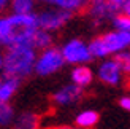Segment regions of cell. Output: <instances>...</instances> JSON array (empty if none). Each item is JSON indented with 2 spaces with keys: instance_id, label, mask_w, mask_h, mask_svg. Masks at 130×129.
I'll return each instance as SVG.
<instances>
[{
  "instance_id": "6da1fadb",
  "label": "cell",
  "mask_w": 130,
  "mask_h": 129,
  "mask_svg": "<svg viewBox=\"0 0 130 129\" xmlns=\"http://www.w3.org/2000/svg\"><path fill=\"white\" fill-rule=\"evenodd\" d=\"M37 51L32 46H11L3 49L2 75L22 81L34 73Z\"/></svg>"
},
{
  "instance_id": "7a4b0ae2",
  "label": "cell",
  "mask_w": 130,
  "mask_h": 129,
  "mask_svg": "<svg viewBox=\"0 0 130 129\" xmlns=\"http://www.w3.org/2000/svg\"><path fill=\"white\" fill-rule=\"evenodd\" d=\"M63 66L65 62L60 54V49L56 46H51L37 54L34 73H37L38 76H49V75H54L56 72H59Z\"/></svg>"
},
{
  "instance_id": "3957f363",
  "label": "cell",
  "mask_w": 130,
  "mask_h": 129,
  "mask_svg": "<svg viewBox=\"0 0 130 129\" xmlns=\"http://www.w3.org/2000/svg\"><path fill=\"white\" fill-rule=\"evenodd\" d=\"M60 54L63 57L65 64H71V66H86L87 62L92 61V56L89 53L87 43L79 40V38H71L67 43L62 45Z\"/></svg>"
},
{
  "instance_id": "277c9868",
  "label": "cell",
  "mask_w": 130,
  "mask_h": 129,
  "mask_svg": "<svg viewBox=\"0 0 130 129\" xmlns=\"http://www.w3.org/2000/svg\"><path fill=\"white\" fill-rule=\"evenodd\" d=\"M35 16H37L38 29L51 34V32H56V30L62 29L71 19L73 13L57 8V10H44V11H40V13H35Z\"/></svg>"
},
{
  "instance_id": "5b68a950",
  "label": "cell",
  "mask_w": 130,
  "mask_h": 129,
  "mask_svg": "<svg viewBox=\"0 0 130 129\" xmlns=\"http://www.w3.org/2000/svg\"><path fill=\"white\" fill-rule=\"evenodd\" d=\"M102 40L105 43V48L108 51V56L118 54L130 48V34L128 32H121V30H113L108 34L102 35Z\"/></svg>"
},
{
  "instance_id": "8992f818",
  "label": "cell",
  "mask_w": 130,
  "mask_h": 129,
  "mask_svg": "<svg viewBox=\"0 0 130 129\" xmlns=\"http://www.w3.org/2000/svg\"><path fill=\"white\" fill-rule=\"evenodd\" d=\"M83 96H84V89L70 83V85H65L60 89H57L53 94V102L59 107H68V105L78 104L83 99Z\"/></svg>"
},
{
  "instance_id": "52a82bcc",
  "label": "cell",
  "mask_w": 130,
  "mask_h": 129,
  "mask_svg": "<svg viewBox=\"0 0 130 129\" xmlns=\"http://www.w3.org/2000/svg\"><path fill=\"white\" fill-rule=\"evenodd\" d=\"M97 76L102 83L108 86H118L122 80V72L114 59H105L97 70Z\"/></svg>"
},
{
  "instance_id": "ba28073f",
  "label": "cell",
  "mask_w": 130,
  "mask_h": 129,
  "mask_svg": "<svg viewBox=\"0 0 130 129\" xmlns=\"http://www.w3.org/2000/svg\"><path fill=\"white\" fill-rule=\"evenodd\" d=\"M89 5H90L89 13L97 24L106 21V19H113L116 16L114 10L109 6L106 0H89Z\"/></svg>"
},
{
  "instance_id": "9c48e42d",
  "label": "cell",
  "mask_w": 130,
  "mask_h": 129,
  "mask_svg": "<svg viewBox=\"0 0 130 129\" xmlns=\"http://www.w3.org/2000/svg\"><path fill=\"white\" fill-rule=\"evenodd\" d=\"M70 78H71V83L78 88H87L94 80V72L90 70V67L87 66H75L73 70L70 73Z\"/></svg>"
},
{
  "instance_id": "30bf717a",
  "label": "cell",
  "mask_w": 130,
  "mask_h": 129,
  "mask_svg": "<svg viewBox=\"0 0 130 129\" xmlns=\"http://www.w3.org/2000/svg\"><path fill=\"white\" fill-rule=\"evenodd\" d=\"M11 129H40V117L34 112H22L16 115Z\"/></svg>"
},
{
  "instance_id": "8fae6325",
  "label": "cell",
  "mask_w": 130,
  "mask_h": 129,
  "mask_svg": "<svg viewBox=\"0 0 130 129\" xmlns=\"http://www.w3.org/2000/svg\"><path fill=\"white\" fill-rule=\"evenodd\" d=\"M19 86H21L19 80L2 75V81H0V102H10L14 97V94L18 93Z\"/></svg>"
},
{
  "instance_id": "7c38bea8",
  "label": "cell",
  "mask_w": 130,
  "mask_h": 129,
  "mask_svg": "<svg viewBox=\"0 0 130 129\" xmlns=\"http://www.w3.org/2000/svg\"><path fill=\"white\" fill-rule=\"evenodd\" d=\"M99 120H100L99 112H95V110H83V112H79L76 115L75 126L81 127V129H92V127L97 126Z\"/></svg>"
},
{
  "instance_id": "4fadbf2b",
  "label": "cell",
  "mask_w": 130,
  "mask_h": 129,
  "mask_svg": "<svg viewBox=\"0 0 130 129\" xmlns=\"http://www.w3.org/2000/svg\"><path fill=\"white\" fill-rule=\"evenodd\" d=\"M8 21L11 24V27H14V29L38 27L35 13H32V15H8Z\"/></svg>"
},
{
  "instance_id": "5bb4252c",
  "label": "cell",
  "mask_w": 130,
  "mask_h": 129,
  "mask_svg": "<svg viewBox=\"0 0 130 129\" xmlns=\"http://www.w3.org/2000/svg\"><path fill=\"white\" fill-rule=\"evenodd\" d=\"M11 15H32L35 13V0H10Z\"/></svg>"
},
{
  "instance_id": "9a60e30c",
  "label": "cell",
  "mask_w": 130,
  "mask_h": 129,
  "mask_svg": "<svg viewBox=\"0 0 130 129\" xmlns=\"http://www.w3.org/2000/svg\"><path fill=\"white\" fill-rule=\"evenodd\" d=\"M16 118V112L10 102H0V129L11 127Z\"/></svg>"
},
{
  "instance_id": "2e32d148",
  "label": "cell",
  "mask_w": 130,
  "mask_h": 129,
  "mask_svg": "<svg viewBox=\"0 0 130 129\" xmlns=\"http://www.w3.org/2000/svg\"><path fill=\"white\" fill-rule=\"evenodd\" d=\"M53 46V35L49 32H44L41 29H38L35 32L34 38H32V48L35 51H43Z\"/></svg>"
},
{
  "instance_id": "e0dca14e",
  "label": "cell",
  "mask_w": 130,
  "mask_h": 129,
  "mask_svg": "<svg viewBox=\"0 0 130 129\" xmlns=\"http://www.w3.org/2000/svg\"><path fill=\"white\" fill-rule=\"evenodd\" d=\"M87 48H89V53L92 56V59L94 57H97V59H105V57H108V51L105 48V43H103L102 37H97L92 42H89Z\"/></svg>"
},
{
  "instance_id": "ac0fdd59",
  "label": "cell",
  "mask_w": 130,
  "mask_h": 129,
  "mask_svg": "<svg viewBox=\"0 0 130 129\" xmlns=\"http://www.w3.org/2000/svg\"><path fill=\"white\" fill-rule=\"evenodd\" d=\"M89 0H54V3L59 10H65V11H78V10H83L84 6H87Z\"/></svg>"
},
{
  "instance_id": "d6986e66",
  "label": "cell",
  "mask_w": 130,
  "mask_h": 129,
  "mask_svg": "<svg viewBox=\"0 0 130 129\" xmlns=\"http://www.w3.org/2000/svg\"><path fill=\"white\" fill-rule=\"evenodd\" d=\"M11 32L13 27L8 21V16H0V48H6Z\"/></svg>"
},
{
  "instance_id": "ffe728a7",
  "label": "cell",
  "mask_w": 130,
  "mask_h": 129,
  "mask_svg": "<svg viewBox=\"0 0 130 129\" xmlns=\"http://www.w3.org/2000/svg\"><path fill=\"white\" fill-rule=\"evenodd\" d=\"M113 59L118 62V66H119L122 73L130 75V51H122V53L114 54Z\"/></svg>"
},
{
  "instance_id": "44dd1931",
  "label": "cell",
  "mask_w": 130,
  "mask_h": 129,
  "mask_svg": "<svg viewBox=\"0 0 130 129\" xmlns=\"http://www.w3.org/2000/svg\"><path fill=\"white\" fill-rule=\"evenodd\" d=\"M113 24H114V27L116 30H121V32H128L130 34V18L127 15H116L113 18Z\"/></svg>"
},
{
  "instance_id": "7402d4cb",
  "label": "cell",
  "mask_w": 130,
  "mask_h": 129,
  "mask_svg": "<svg viewBox=\"0 0 130 129\" xmlns=\"http://www.w3.org/2000/svg\"><path fill=\"white\" fill-rule=\"evenodd\" d=\"M106 2L109 3V6L114 10V13H118L122 10V6H124V3L127 2V0H106Z\"/></svg>"
},
{
  "instance_id": "603a6c76",
  "label": "cell",
  "mask_w": 130,
  "mask_h": 129,
  "mask_svg": "<svg viewBox=\"0 0 130 129\" xmlns=\"http://www.w3.org/2000/svg\"><path fill=\"white\" fill-rule=\"evenodd\" d=\"M119 107L122 108V110H125L130 113V96H122V97L119 99Z\"/></svg>"
},
{
  "instance_id": "cb8c5ba5",
  "label": "cell",
  "mask_w": 130,
  "mask_h": 129,
  "mask_svg": "<svg viewBox=\"0 0 130 129\" xmlns=\"http://www.w3.org/2000/svg\"><path fill=\"white\" fill-rule=\"evenodd\" d=\"M122 11H124V15H127L130 18V0H127V2L124 3V6H122Z\"/></svg>"
},
{
  "instance_id": "d4e9b609",
  "label": "cell",
  "mask_w": 130,
  "mask_h": 129,
  "mask_svg": "<svg viewBox=\"0 0 130 129\" xmlns=\"http://www.w3.org/2000/svg\"><path fill=\"white\" fill-rule=\"evenodd\" d=\"M8 5H10V0H0V13L8 8Z\"/></svg>"
},
{
  "instance_id": "484cf974",
  "label": "cell",
  "mask_w": 130,
  "mask_h": 129,
  "mask_svg": "<svg viewBox=\"0 0 130 129\" xmlns=\"http://www.w3.org/2000/svg\"><path fill=\"white\" fill-rule=\"evenodd\" d=\"M53 129H81V127H78V126H56Z\"/></svg>"
},
{
  "instance_id": "4316f807",
  "label": "cell",
  "mask_w": 130,
  "mask_h": 129,
  "mask_svg": "<svg viewBox=\"0 0 130 129\" xmlns=\"http://www.w3.org/2000/svg\"><path fill=\"white\" fill-rule=\"evenodd\" d=\"M3 69V48H0V73H2Z\"/></svg>"
},
{
  "instance_id": "83f0119b",
  "label": "cell",
  "mask_w": 130,
  "mask_h": 129,
  "mask_svg": "<svg viewBox=\"0 0 130 129\" xmlns=\"http://www.w3.org/2000/svg\"><path fill=\"white\" fill-rule=\"evenodd\" d=\"M35 2H43V3H54V0H35Z\"/></svg>"
},
{
  "instance_id": "f1b7e54d",
  "label": "cell",
  "mask_w": 130,
  "mask_h": 129,
  "mask_svg": "<svg viewBox=\"0 0 130 129\" xmlns=\"http://www.w3.org/2000/svg\"><path fill=\"white\" fill-rule=\"evenodd\" d=\"M0 81H2V73H0Z\"/></svg>"
}]
</instances>
